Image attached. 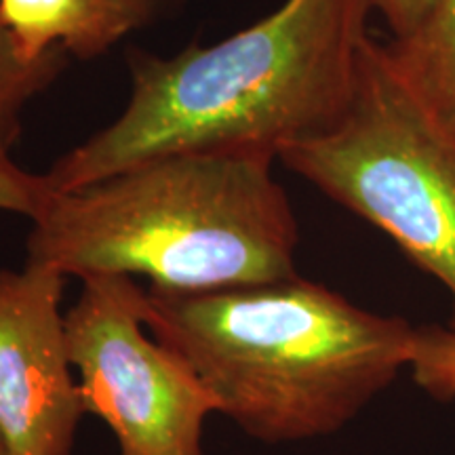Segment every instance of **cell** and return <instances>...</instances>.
Instances as JSON below:
<instances>
[{"mask_svg": "<svg viewBox=\"0 0 455 455\" xmlns=\"http://www.w3.org/2000/svg\"><path fill=\"white\" fill-rule=\"evenodd\" d=\"M371 0H284L209 47L129 57L127 106L53 163V192L186 152L268 155L331 131L348 110Z\"/></svg>", "mask_w": 455, "mask_h": 455, "instance_id": "6da1fadb", "label": "cell"}, {"mask_svg": "<svg viewBox=\"0 0 455 455\" xmlns=\"http://www.w3.org/2000/svg\"><path fill=\"white\" fill-rule=\"evenodd\" d=\"M144 323L215 411L266 445L344 430L409 369L415 339L407 318L299 275L201 293L148 287Z\"/></svg>", "mask_w": 455, "mask_h": 455, "instance_id": "7a4b0ae2", "label": "cell"}, {"mask_svg": "<svg viewBox=\"0 0 455 455\" xmlns=\"http://www.w3.org/2000/svg\"><path fill=\"white\" fill-rule=\"evenodd\" d=\"M276 158L186 152L53 192L28 264L64 276H144L152 289L220 291L298 276L299 228Z\"/></svg>", "mask_w": 455, "mask_h": 455, "instance_id": "3957f363", "label": "cell"}, {"mask_svg": "<svg viewBox=\"0 0 455 455\" xmlns=\"http://www.w3.org/2000/svg\"><path fill=\"white\" fill-rule=\"evenodd\" d=\"M278 161L436 278L455 321V133L409 87L386 44L369 36L363 47L341 121Z\"/></svg>", "mask_w": 455, "mask_h": 455, "instance_id": "277c9868", "label": "cell"}, {"mask_svg": "<svg viewBox=\"0 0 455 455\" xmlns=\"http://www.w3.org/2000/svg\"><path fill=\"white\" fill-rule=\"evenodd\" d=\"M66 310V346L84 415L104 422L121 455H203L215 401L192 369L148 331L135 278H81Z\"/></svg>", "mask_w": 455, "mask_h": 455, "instance_id": "5b68a950", "label": "cell"}, {"mask_svg": "<svg viewBox=\"0 0 455 455\" xmlns=\"http://www.w3.org/2000/svg\"><path fill=\"white\" fill-rule=\"evenodd\" d=\"M66 278L0 268V430L20 455H70L84 409L68 358Z\"/></svg>", "mask_w": 455, "mask_h": 455, "instance_id": "8992f818", "label": "cell"}, {"mask_svg": "<svg viewBox=\"0 0 455 455\" xmlns=\"http://www.w3.org/2000/svg\"><path fill=\"white\" fill-rule=\"evenodd\" d=\"M158 0H0V28L36 61L53 51L95 57L144 26Z\"/></svg>", "mask_w": 455, "mask_h": 455, "instance_id": "52a82bcc", "label": "cell"}, {"mask_svg": "<svg viewBox=\"0 0 455 455\" xmlns=\"http://www.w3.org/2000/svg\"><path fill=\"white\" fill-rule=\"evenodd\" d=\"M386 49L409 87L455 133V0H439L411 36Z\"/></svg>", "mask_w": 455, "mask_h": 455, "instance_id": "ba28073f", "label": "cell"}, {"mask_svg": "<svg viewBox=\"0 0 455 455\" xmlns=\"http://www.w3.org/2000/svg\"><path fill=\"white\" fill-rule=\"evenodd\" d=\"M66 61L64 51H53L36 61L26 60L9 32L0 28V155H11L21 135L26 108L55 81Z\"/></svg>", "mask_w": 455, "mask_h": 455, "instance_id": "9c48e42d", "label": "cell"}, {"mask_svg": "<svg viewBox=\"0 0 455 455\" xmlns=\"http://www.w3.org/2000/svg\"><path fill=\"white\" fill-rule=\"evenodd\" d=\"M413 384L436 401H455V321L418 325L409 361Z\"/></svg>", "mask_w": 455, "mask_h": 455, "instance_id": "30bf717a", "label": "cell"}, {"mask_svg": "<svg viewBox=\"0 0 455 455\" xmlns=\"http://www.w3.org/2000/svg\"><path fill=\"white\" fill-rule=\"evenodd\" d=\"M51 196L43 175L21 169L11 155H0V212L20 213L32 220Z\"/></svg>", "mask_w": 455, "mask_h": 455, "instance_id": "8fae6325", "label": "cell"}, {"mask_svg": "<svg viewBox=\"0 0 455 455\" xmlns=\"http://www.w3.org/2000/svg\"><path fill=\"white\" fill-rule=\"evenodd\" d=\"M373 11L384 17L392 32V41L411 36L428 20L439 0H371Z\"/></svg>", "mask_w": 455, "mask_h": 455, "instance_id": "7c38bea8", "label": "cell"}, {"mask_svg": "<svg viewBox=\"0 0 455 455\" xmlns=\"http://www.w3.org/2000/svg\"><path fill=\"white\" fill-rule=\"evenodd\" d=\"M0 455H20L13 447H11V443L7 441V436L3 435V430H0Z\"/></svg>", "mask_w": 455, "mask_h": 455, "instance_id": "4fadbf2b", "label": "cell"}, {"mask_svg": "<svg viewBox=\"0 0 455 455\" xmlns=\"http://www.w3.org/2000/svg\"><path fill=\"white\" fill-rule=\"evenodd\" d=\"M158 3H163V0H158Z\"/></svg>", "mask_w": 455, "mask_h": 455, "instance_id": "5bb4252c", "label": "cell"}]
</instances>
